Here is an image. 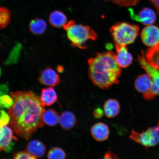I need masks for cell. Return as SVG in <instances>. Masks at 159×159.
I'll return each instance as SVG.
<instances>
[{
  "instance_id": "5",
  "label": "cell",
  "mask_w": 159,
  "mask_h": 159,
  "mask_svg": "<svg viewBox=\"0 0 159 159\" xmlns=\"http://www.w3.org/2000/svg\"><path fill=\"white\" fill-rule=\"evenodd\" d=\"M142 55H139L138 56V62L152 80V89L148 93L143 95L145 99L150 100L159 95V70L153 67L147 61L143 51H142Z\"/></svg>"
},
{
  "instance_id": "24",
  "label": "cell",
  "mask_w": 159,
  "mask_h": 159,
  "mask_svg": "<svg viewBox=\"0 0 159 159\" xmlns=\"http://www.w3.org/2000/svg\"><path fill=\"white\" fill-rule=\"evenodd\" d=\"M47 158L49 159H64L66 158V154L62 149L55 147L49 151Z\"/></svg>"
},
{
  "instance_id": "14",
  "label": "cell",
  "mask_w": 159,
  "mask_h": 159,
  "mask_svg": "<svg viewBox=\"0 0 159 159\" xmlns=\"http://www.w3.org/2000/svg\"><path fill=\"white\" fill-rule=\"evenodd\" d=\"M40 98L43 106H50L57 102L58 97L52 87H49L42 89Z\"/></svg>"
},
{
  "instance_id": "3",
  "label": "cell",
  "mask_w": 159,
  "mask_h": 159,
  "mask_svg": "<svg viewBox=\"0 0 159 159\" xmlns=\"http://www.w3.org/2000/svg\"><path fill=\"white\" fill-rule=\"evenodd\" d=\"M66 31L67 37L72 46L81 49L87 48L86 43L89 39L95 40L97 38V34L88 26L76 24L70 20L63 26Z\"/></svg>"
},
{
  "instance_id": "34",
  "label": "cell",
  "mask_w": 159,
  "mask_h": 159,
  "mask_svg": "<svg viewBox=\"0 0 159 159\" xmlns=\"http://www.w3.org/2000/svg\"><path fill=\"white\" fill-rule=\"evenodd\" d=\"M2 74V70L1 67H0V77L1 76V75Z\"/></svg>"
},
{
  "instance_id": "12",
  "label": "cell",
  "mask_w": 159,
  "mask_h": 159,
  "mask_svg": "<svg viewBox=\"0 0 159 159\" xmlns=\"http://www.w3.org/2000/svg\"><path fill=\"white\" fill-rule=\"evenodd\" d=\"M91 133L93 138L95 140L98 142H103L108 138L110 130L107 124L99 122L91 127Z\"/></svg>"
},
{
  "instance_id": "25",
  "label": "cell",
  "mask_w": 159,
  "mask_h": 159,
  "mask_svg": "<svg viewBox=\"0 0 159 159\" xmlns=\"http://www.w3.org/2000/svg\"><path fill=\"white\" fill-rule=\"evenodd\" d=\"M13 104V99L11 96L5 94L0 97V108L1 109H9Z\"/></svg>"
},
{
  "instance_id": "21",
  "label": "cell",
  "mask_w": 159,
  "mask_h": 159,
  "mask_svg": "<svg viewBox=\"0 0 159 159\" xmlns=\"http://www.w3.org/2000/svg\"><path fill=\"white\" fill-rule=\"evenodd\" d=\"M59 118L58 113L52 109L45 111L43 115L44 124L51 126H55L58 124Z\"/></svg>"
},
{
  "instance_id": "7",
  "label": "cell",
  "mask_w": 159,
  "mask_h": 159,
  "mask_svg": "<svg viewBox=\"0 0 159 159\" xmlns=\"http://www.w3.org/2000/svg\"><path fill=\"white\" fill-rule=\"evenodd\" d=\"M13 140H18L14 136L13 131L10 127L7 126L0 127V152H11L15 145Z\"/></svg>"
},
{
  "instance_id": "20",
  "label": "cell",
  "mask_w": 159,
  "mask_h": 159,
  "mask_svg": "<svg viewBox=\"0 0 159 159\" xmlns=\"http://www.w3.org/2000/svg\"><path fill=\"white\" fill-rule=\"evenodd\" d=\"M47 24L44 20L41 19H35L30 23V30L34 34H42L47 29Z\"/></svg>"
},
{
  "instance_id": "10",
  "label": "cell",
  "mask_w": 159,
  "mask_h": 159,
  "mask_svg": "<svg viewBox=\"0 0 159 159\" xmlns=\"http://www.w3.org/2000/svg\"><path fill=\"white\" fill-rule=\"evenodd\" d=\"M39 80L41 84L50 87H54L61 83L59 75L51 67H47L41 71Z\"/></svg>"
},
{
  "instance_id": "11",
  "label": "cell",
  "mask_w": 159,
  "mask_h": 159,
  "mask_svg": "<svg viewBox=\"0 0 159 159\" xmlns=\"http://www.w3.org/2000/svg\"><path fill=\"white\" fill-rule=\"evenodd\" d=\"M115 47L117 63L122 68L128 67L132 63L133 58L132 55L129 52L126 46H117Z\"/></svg>"
},
{
  "instance_id": "32",
  "label": "cell",
  "mask_w": 159,
  "mask_h": 159,
  "mask_svg": "<svg viewBox=\"0 0 159 159\" xmlns=\"http://www.w3.org/2000/svg\"><path fill=\"white\" fill-rule=\"evenodd\" d=\"M156 8L159 13V0H149Z\"/></svg>"
},
{
  "instance_id": "19",
  "label": "cell",
  "mask_w": 159,
  "mask_h": 159,
  "mask_svg": "<svg viewBox=\"0 0 159 159\" xmlns=\"http://www.w3.org/2000/svg\"><path fill=\"white\" fill-rule=\"evenodd\" d=\"M49 22L52 26L60 28L66 23L67 17L63 12L56 11L52 12L49 15Z\"/></svg>"
},
{
  "instance_id": "9",
  "label": "cell",
  "mask_w": 159,
  "mask_h": 159,
  "mask_svg": "<svg viewBox=\"0 0 159 159\" xmlns=\"http://www.w3.org/2000/svg\"><path fill=\"white\" fill-rule=\"evenodd\" d=\"M129 11L132 19L140 22L145 25H152L156 21V13L153 10L149 8H144L138 15L135 14L134 11L131 9H129Z\"/></svg>"
},
{
  "instance_id": "23",
  "label": "cell",
  "mask_w": 159,
  "mask_h": 159,
  "mask_svg": "<svg viewBox=\"0 0 159 159\" xmlns=\"http://www.w3.org/2000/svg\"><path fill=\"white\" fill-rule=\"evenodd\" d=\"M11 13L5 7H0V29H4L11 20Z\"/></svg>"
},
{
  "instance_id": "13",
  "label": "cell",
  "mask_w": 159,
  "mask_h": 159,
  "mask_svg": "<svg viewBox=\"0 0 159 159\" xmlns=\"http://www.w3.org/2000/svg\"><path fill=\"white\" fill-rule=\"evenodd\" d=\"M152 80L148 75L143 74L139 75L135 80V89L138 92L144 94L148 93L152 89Z\"/></svg>"
},
{
  "instance_id": "18",
  "label": "cell",
  "mask_w": 159,
  "mask_h": 159,
  "mask_svg": "<svg viewBox=\"0 0 159 159\" xmlns=\"http://www.w3.org/2000/svg\"><path fill=\"white\" fill-rule=\"evenodd\" d=\"M145 56L147 61L159 70V43L148 48Z\"/></svg>"
},
{
  "instance_id": "31",
  "label": "cell",
  "mask_w": 159,
  "mask_h": 159,
  "mask_svg": "<svg viewBox=\"0 0 159 159\" xmlns=\"http://www.w3.org/2000/svg\"><path fill=\"white\" fill-rule=\"evenodd\" d=\"M104 159H118V156L116 154L114 153L111 151H109L108 152L105 153L104 156Z\"/></svg>"
},
{
  "instance_id": "33",
  "label": "cell",
  "mask_w": 159,
  "mask_h": 159,
  "mask_svg": "<svg viewBox=\"0 0 159 159\" xmlns=\"http://www.w3.org/2000/svg\"><path fill=\"white\" fill-rule=\"evenodd\" d=\"M57 70L59 72L61 73L63 72L64 69H63V67L61 66H59L57 68Z\"/></svg>"
},
{
  "instance_id": "22",
  "label": "cell",
  "mask_w": 159,
  "mask_h": 159,
  "mask_svg": "<svg viewBox=\"0 0 159 159\" xmlns=\"http://www.w3.org/2000/svg\"><path fill=\"white\" fill-rule=\"evenodd\" d=\"M22 49V45L18 43L15 45L10 53L8 57L4 62L5 65L9 66L15 64L19 59L21 51Z\"/></svg>"
},
{
  "instance_id": "27",
  "label": "cell",
  "mask_w": 159,
  "mask_h": 159,
  "mask_svg": "<svg viewBox=\"0 0 159 159\" xmlns=\"http://www.w3.org/2000/svg\"><path fill=\"white\" fill-rule=\"evenodd\" d=\"M13 158L15 159H35L37 158L32 155L27 150L20 151L13 153Z\"/></svg>"
},
{
  "instance_id": "2",
  "label": "cell",
  "mask_w": 159,
  "mask_h": 159,
  "mask_svg": "<svg viewBox=\"0 0 159 159\" xmlns=\"http://www.w3.org/2000/svg\"><path fill=\"white\" fill-rule=\"evenodd\" d=\"M88 63L89 78L95 86L107 89L119 83L122 69L116 62L115 52L108 51L97 53L89 60Z\"/></svg>"
},
{
  "instance_id": "4",
  "label": "cell",
  "mask_w": 159,
  "mask_h": 159,
  "mask_svg": "<svg viewBox=\"0 0 159 159\" xmlns=\"http://www.w3.org/2000/svg\"><path fill=\"white\" fill-rule=\"evenodd\" d=\"M139 27L130 23H117L110 29L115 47L127 46L134 43L139 34Z\"/></svg>"
},
{
  "instance_id": "26",
  "label": "cell",
  "mask_w": 159,
  "mask_h": 159,
  "mask_svg": "<svg viewBox=\"0 0 159 159\" xmlns=\"http://www.w3.org/2000/svg\"><path fill=\"white\" fill-rule=\"evenodd\" d=\"M106 2H112L113 3L121 7H127L134 6L138 3L140 0H105Z\"/></svg>"
},
{
  "instance_id": "28",
  "label": "cell",
  "mask_w": 159,
  "mask_h": 159,
  "mask_svg": "<svg viewBox=\"0 0 159 159\" xmlns=\"http://www.w3.org/2000/svg\"><path fill=\"white\" fill-rule=\"evenodd\" d=\"M11 118L8 113L3 109L0 110V127L7 126L10 123Z\"/></svg>"
},
{
  "instance_id": "29",
  "label": "cell",
  "mask_w": 159,
  "mask_h": 159,
  "mask_svg": "<svg viewBox=\"0 0 159 159\" xmlns=\"http://www.w3.org/2000/svg\"><path fill=\"white\" fill-rule=\"evenodd\" d=\"M104 111L100 108L95 109L93 112V115L94 118L96 119H100L102 118L104 115Z\"/></svg>"
},
{
  "instance_id": "1",
  "label": "cell",
  "mask_w": 159,
  "mask_h": 159,
  "mask_svg": "<svg viewBox=\"0 0 159 159\" xmlns=\"http://www.w3.org/2000/svg\"><path fill=\"white\" fill-rule=\"evenodd\" d=\"M13 104L8 113L10 126L15 134L29 140L37 129L44 125L43 115L45 111L40 97L33 91L10 93Z\"/></svg>"
},
{
  "instance_id": "17",
  "label": "cell",
  "mask_w": 159,
  "mask_h": 159,
  "mask_svg": "<svg viewBox=\"0 0 159 159\" xmlns=\"http://www.w3.org/2000/svg\"><path fill=\"white\" fill-rule=\"evenodd\" d=\"M26 150L36 157H43L46 152L45 145L40 141L37 140H31L27 144Z\"/></svg>"
},
{
  "instance_id": "30",
  "label": "cell",
  "mask_w": 159,
  "mask_h": 159,
  "mask_svg": "<svg viewBox=\"0 0 159 159\" xmlns=\"http://www.w3.org/2000/svg\"><path fill=\"white\" fill-rule=\"evenodd\" d=\"M9 91L8 85L5 84H0V97L2 95L7 94Z\"/></svg>"
},
{
  "instance_id": "16",
  "label": "cell",
  "mask_w": 159,
  "mask_h": 159,
  "mask_svg": "<svg viewBox=\"0 0 159 159\" xmlns=\"http://www.w3.org/2000/svg\"><path fill=\"white\" fill-rule=\"evenodd\" d=\"M59 122L62 129L69 130L76 125L77 119L73 113L70 111H65L60 116Z\"/></svg>"
},
{
  "instance_id": "15",
  "label": "cell",
  "mask_w": 159,
  "mask_h": 159,
  "mask_svg": "<svg viewBox=\"0 0 159 159\" xmlns=\"http://www.w3.org/2000/svg\"><path fill=\"white\" fill-rule=\"evenodd\" d=\"M120 110V104L116 99H109L105 102L104 111L105 116L107 118H114L119 114Z\"/></svg>"
},
{
  "instance_id": "8",
  "label": "cell",
  "mask_w": 159,
  "mask_h": 159,
  "mask_svg": "<svg viewBox=\"0 0 159 159\" xmlns=\"http://www.w3.org/2000/svg\"><path fill=\"white\" fill-rule=\"evenodd\" d=\"M141 37L145 45L154 47L159 43V28L156 26L148 25L143 29Z\"/></svg>"
},
{
  "instance_id": "6",
  "label": "cell",
  "mask_w": 159,
  "mask_h": 159,
  "mask_svg": "<svg viewBox=\"0 0 159 159\" xmlns=\"http://www.w3.org/2000/svg\"><path fill=\"white\" fill-rule=\"evenodd\" d=\"M129 138L146 148L156 146L159 143V121L157 126L149 128L142 133L132 130Z\"/></svg>"
}]
</instances>
